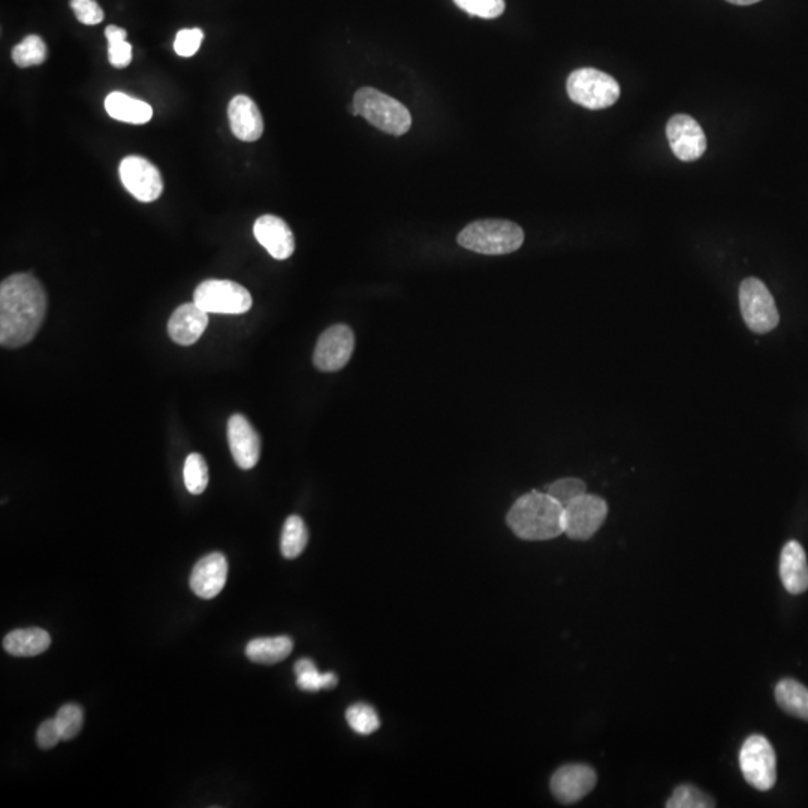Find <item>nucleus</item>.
Returning a JSON list of instances; mask_svg holds the SVG:
<instances>
[{
	"instance_id": "1",
	"label": "nucleus",
	"mask_w": 808,
	"mask_h": 808,
	"mask_svg": "<svg viewBox=\"0 0 808 808\" xmlns=\"http://www.w3.org/2000/svg\"><path fill=\"white\" fill-rule=\"evenodd\" d=\"M47 313V294L32 274L17 273L0 285V345L15 349L35 339Z\"/></svg>"
},
{
	"instance_id": "2",
	"label": "nucleus",
	"mask_w": 808,
	"mask_h": 808,
	"mask_svg": "<svg viewBox=\"0 0 808 808\" xmlns=\"http://www.w3.org/2000/svg\"><path fill=\"white\" fill-rule=\"evenodd\" d=\"M563 508L545 491L521 496L508 512V526L524 541H548L565 533Z\"/></svg>"
},
{
	"instance_id": "3",
	"label": "nucleus",
	"mask_w": 808,
	"mask_h": 808,
	"mask_svg": "<svg viewBox=\"0 0 808 808\" xmlns=\"http://www.w3.org/2000/svg\"><path fill=\"white\" fill-rule=\"evenodd\" d=\"M457 240L464 249L482 255H508L523 246L524 231L509 220H478L467 225Z\"/></svg>"
},
{
	"instance_id": "4",
	"label": "nucleus",
	"mask_w": 808,
	"mask_h": 808,
	"mask_svg": "<svg viewBox=\"0 0 808 808\" xmlns=\"http://www.w3.org/2000/svg\"><path fill=\"white\" fill-rule=\"evenodd\" d=\"M354 104L358 116H363L385 134L402 137L412 126V116L402 102L373 87H361L355 93Z\"/></svg>"
},
{
	"instance_id": "5",
	"label": "nucleus",
	"mask_w": 808,
	"mask_h": 808,
	"mask_svg": "<svg viewBox=\"0 0 808 808\" xmlns=\"http://www.w3.org/2000/svg\"><path fill=\"white\" fill-rule=\"evenodd\" d=\"M566 89L571 101L589 110L611 107L621 95L617 81L595 68H581L572 72Z\"/></svg>"
},
{
	"instance_id": "6",
	"label": "nucleus",
	"mask_w": 808,
	"mask_h": 808,
	"mask_svg": "<svg viewBox=\"0 0 808 808\" xmlns=\"http://www.w3.org/2000/svg\"><path fill=\"white\" fill-rule=\"evenodd\" d=\"M740 307L744 322L753 333H770L779 325L780 315L773 294L756 277L741 282Z\"/></svg>"
},
{
	"instance_id": "7",
	"label": "nucleus",
	"mask_w": 808,
	"mask_h": 808,
	"mask_svg": "<svg viewBox=\"0 0 808 808\" xmlns=\"http://www.w3.org/2000/svg\"><path fill=\"white\" fill-rule=\"evenodd\" d=\"M740 767L744 779L758 791H770L777 782V758L773 746L762 735H752L740 750Z\"/></svg>"
},
{
	"instance_id": "8",
	"label": "nucleus",
	"mask_w": 808,
	"mask_h": 808,
	"mask_svg": "<svg viewBox=\"0 0 808 808\" xmlns=\"http://www.w3.org/2000/svg\"><path fill=\"white\" fill-rule=\"evenodd\" d=\"M194 303L207 313L243 315L252 307V295L231 280H205L195 289Z\"/></svg>"
},
{
	"instance_id": "9",
	"label": "nucleus",
	"mask_w": 808,
	"mask_h": 808,
	"mask_svg": "<svg viewBox=\"0 0 808 808\" xmlns=\"http://www.w3.org/2000/svg\"><path fill=\"white\" fill-rule=\"evenodd\" d=\"M608 517V505L602 497L583 494L563 511L565 535L575 541H589L598 533Z\"/></svg>"
},
{
	"instance_id": "10",
	"label": "nucleus",
	"mask_w": 808,
	"mask_h": 808,
	"mask_svg": "<svg viewBox=\"0 0 808 808\" xmlns=\"http://www.w3.org/2000/svg\"><path fill=\"white\" fill-rule=\"evenodd\" d=\"M120 180L126 191L141 202H153L164 192L161 171L141 156H128L120 162Z\"/></svg>"
},
{
	"instance_id": "11",
	"label": "nucleus",
	"mask_w": 808,
	"mask_h": 808,
	"mask_svg": "<svg viewBox=\"0 0 808 808\" xmlns=\"http://www.w3.org/2000/svg\"><path fill=\"white\" fill-rule=\"evenodd\" d=\"M355 349V336L348 325H334L319 337L313 363L321 372H339L351 360Z\"/></svg>"
},
{
	"instance_id": "12",
	"label": "nucleus",
	"mask_w": 808,
	"mask_h": 808,
	"mask_svg": "<svg viewBox=\"0 0 808 808\" xmlns=\"http://www.w3.org/2000/svg\"><path fill=\"white\" fill-rule=\"evenodd\" d=\"M666 137L680 161H698L707 150V138L701 125L687 114H675L666 125Z\"/></svg>"
},
{
	"instance_id": "13",
	"label": "nucleus",
	"mask_w": 808,
	"mask_h": 808,
	"mask_svg": "<svg viewBox=\"0 0 808 808\" xmlns=\"http://www.w3.org/2000/svg\"><path fill=\"white\" fill-rule=\"evenodd\" d=\"M598 776L589 765L571 764L559 768L551 779V792L562 804H575L595 789Z\"/></svg>"
},
{
	"instance_id": "14",
	"label": "nucleus",
	"mask_w": 808,
	"mask_h": 808,
	"mask_svg": "<svg viewBox=\"0 0 808 808\" xmlns=\"http://www.w3.org/2000/svg\"><path fill=\"white\" fill-rule=\"evenodd\" d=\"M228 443L232 458L240 469L249 470L261 458V439L249 419L232 415L228 421Z\"/></svg>"
},
{
	"instance_id": "15",
	"label": "nucleus",
	"mask_w": 808,
	"mask_h": 808,
	"mask_svg": "<svg viewBox=\"0 0 808 808\" xmlns=\"http://www.w3.org/2000/svg\"><path fill=\"white\" fill-rule=\"evenodd\" d=\"M258 243L277 261L288 259L295 250L294 232L288 223L273 214L259 217L253 225Z\"/></svg>"
},
{
	"instance_id": "16",
	"label": "nucleus",
	"mask_w": 808,
	"mask_h": 808,
	"mask_svg": "<svg viewBox=\"0 0 808 808\" xmlns=\"http://www.w3.org/2000/svg\"><path fill=\"white\" fill-rule=\"evenodd\" d=\"M228 578V560L222 553L202 557L191 575V589L198 598L213 599L222 592Z\"/></svg>"
},
{
	"instance_id": "17",
	"label": "nucleus",
	"mask_w": 808,
	"mask_h": 808,
	"mask_svg": "<svg viewBox=\"0 0 808 808\" xmlns=\"http://www.w3.org/2000/svg\"><path fill=\"white\" fill-rule=\"evenodd\" d=\"M229 126L240 141L253 143L264 134V120L255 102L246 95L232 98L228 107Z\"/></svg>"
},
{
	"instance_id": "18",
	"label": "nucleus",
	"mask_w": 808,
	"mask_h": 808,
	"mask_svg": "<svg viewBox=\"0 0 808 808\" xmlns=\"http://www.w3.org/2000/svg\"><path fill=\"white\" fill-rule=\"evenodd\" d=\"M208 325V313L197 303H186L176 309L168 321V334L177 345L197 343Z\"/></svg>"
},
{
	"instance_id": "19",
	"label": "nucleus",
	"mask_w": 808,
	"mask_h": 808,
	"mask_svg": "<svg viewBox=\"0 0 808 808\" xmlns=\"http://www.w3.org/2000/svg\"><path fill=\"white\" fill-rule=\"evenodd\" d=\"M780 578L791 595H803L808 590V563L803 545L789 541L780 556Z\"/></svg>"
},
{
	"instance_id": "20",
	"label": "nucleus",
	"mask_w": 808,
	"mask_h": 808,
	"mask_svg": "<svg viewBox=\"0 0 808 808\" xmlns=\"http://www.w3.org/2000/svg\"><path fill=\"white\" fill-rule=\"evenodd\" d=\"M51 645L50 633L39 627L17 629L3 638L6 653L15 657H35L48 650Z\"/></svg>"
},
{
	"instance_id": "21",
	"label": "nucleus",
	"mask_w": 808,
	"mask_h": 808,
	"mask_svg": "<svg viewBox=\"0 0 808 808\" xmlns=\"http://www.w3.org/2000/svg\"><path fill=\"white\" fill-rule=\"evenodd\" d=\"M105 110L114 120L131 125H144L153 117V108L147 102L122 92H113L107 96Z\"/></svg>"
},
{
	"instance_id": "22",
	"label": "nucleus",
	"mask_w": 808,
	"mask_h": 808,
	"mask_svg": "<svg viewBox=\"0 0 808 808\" xmlns=\"http://www.w3.org/2000/svg\"><path fill=\"white\" fill-rule=\"evenodd\" d=\"M294 642L289 636L253 639L247 644L246 656L250 662L261 665H274L282 662L292 653Z\"/></svg>"
},
{
	"instance_id": "23",
	"label": "nucleus",
	"mask_w": 808,
	"mask_h": 808,
	"mask_svg": "<svg viewBox=\"0 0 808 808\" xmlns=\"http://www.w3.org/2000/svg\"><path fill=\"white\" fill-rule=\"evenodd\" d=\"M776 701L785 713L808 722V689L797 680L780 681L776 686Z\"/></svg>"
},
{
	"instance_id": "24",
	"label": "nucleus",
	"mask_w": 808,
	"mask_h": 808,
	"mask_svg": "<svg viewBox=\"0 0 808 808\" xmlns=\"http://www.w3.org/2000/svg\"><path fill=\"white\" fill-rule=\"evenodd\" d=\"M309 542V530L298 515H291L283 526L280 551L285 559H297L306 550Z\"/></svg>"
},
{
	"instance_id": "25",
	"label": "nucleus",
	"mask_w": 808,
	"mask_h": 808,
	"mask_svg": "<svg viewBox=\"0 0 808 808\" xmlns=\"http://www.w3.org/2000/svg\"><path fill=\"white\" fill-rule=\"evenodd\" d=\"M297 686L304 692H318L322 689H334L337 686V677L333 672L321 674L315 663L310 659H301L295 663Z\"/></svg>"
},
{
	"instance_id": "26",
	"label": "nucleus",
	"mask_w": 808,
	"mask_h": 808,
	"mask_svg": "<svg viewBox=\"0 0 808 808\" xmlns=\"http://www.w3.org/2000/svg\"><path fill=\"white\" fill-rule=\"evenodd\" d=\"M12 60L20 68L42 65L47 60V45L38 35H29L15 45L12 50Z\"/></svg>"
},
{
	"instance_id": "27",
	"label": "nucleus",
	"mask_w": 808,
	"mask_h": 808,
	"mask_svg": "<svg viewBox=\"0 0 808 808\" xmlns=\"http://www.w3.org/2000/svg\"><path fill=\"white\" fill-rule=\"evenodd\" d=\"M108 41V60L116 68H126L132 62V45L126 41L128 32L119 26L105 29Z\"/></svg>"
},
{
	"instance_id": "28",
	"label": "nucleus",
	"mask_w": 808,
	"mask_h": 808,
	"mask_svg": "<svg viewBox=\"0 0 808 808\" xmlns=\"http://www.w3.org/2000/svg\"><path fill=\"white\" fill-rule=\"evenodd\" d=\"M183 478L189 493L195 496L204 493L208 485V467L201 454L194 452L186 458Z\"/></svg>"
},
{
	"instance_id": "29",
	"label": "nucleus",
	"mask_w": 808,
	"mask_h": 808,
	"mask_svg": "<svg viewBox=\"0 0 808 808\" xmlns=\"http://www.w3.org/2000/svg\"><path fill=\"white\" fill-rule=\"evenodd\" d=\"M346 720L357 734L369 735L381 726L378 714L367 704H355L346 711Z\"/></svg>"
},
{
	"instance_id": "30",
	"label": "nucleus",
	"mask_w": 808,
	"mask_h": 808,
	"mask_svg": "<svg viewBox=\"0 0 808 808\" xmlns=\"http://www.w3.org/2000/svg\"><path fill=\"white\" fill-rule=\"evenodd\" d=\"M57 726H59L60 734H62L63 741L74 740L81 729H83L84 713L83 708L77 704H66L57 711L56 717Z\"/></svg>"
},
{
	"instance_id": "31",
	"label": "nucleus",
	"mask_w": 808,
	"mask_h": 808,
	"mask_svg": "<svg viewBox=\"0 0 808 808\" xmlns=\"http://www.w3.org/2000/svg\"><path fill=\"white\" fill-rule=\"evenodd\" d=\"M714 806L716 804L707 794L692 785L678 786L666 803L668 808H711Z\"/></svg>"
},
{
	"instance_id": "32",
	"label": "nucleus",
	"mask_w": 808,
	"mask_h": 808,
	"mask_svg": "<svg viewBox=\"0 0 808 808\" xmlns=\"http://www.w3.org/2000/svg\"><path fill=\"white\" fill-rule=\"evenodd\" d=\"M547 493L550 494L554 500H557V502H559L563 508H566L569 503L574 502V500H577L578 497L586 494L587 487L586 484L581 481V479L563 478L559 479V481L553 482L551 485H548Z\"/></svg>"
},
{
	"instance_id": "33",
	"label": "nucleus",
	"mask_w": 808,
	"mask_h": 808,
	"mask_svg": "<svg viewBox=\"0 0 808 808\" xmlns=\"http://www.w3.org/2000/svg\"><path fill=\"white\" fill-rule=\"evenodd\" d=\"M454 3L467 14L487 20L500 17L506 8L505 0H454Z\"/></svg>"
},
{
	"instance_id": "34",
	"label": "nucleus",
	"mask_w": 808,
	"mask_h": 808,
	"mask_svg": "<svg viewBox=\"0 0 808 808\" xmlns=\"http://www.w3.org/2000/svg\"><path fill=\"white\" fill-rule=\"evenodd\" d=\"M202 41H204V32L198 27L182 29L177 33L174 50L180 57H192L200 50Z\"/></svg>"
},
{
	"instance_id": "35",
	"label": "nucleus",
	"mask_w": 808,
	"mask_h": 808,
	"mask_svg": "<svg viewBox=\"0 0 808 808\" xmlns=\"http://www.w3.org/2000/svg\"><path fill=\"white\" fill-rule=\"evenodd\" d=\"M69 5L77 20L87 26H95L104 20V11L95 0H71Z\"/></svg>"
},
{
	"instance_id": "36",
	"label": "nucleus",
	"mask_w": 808,
	"mask_h": 808,
	"mask_svg": "<svg viewBox=\"0 0 808 808\" xmlns=\"http://www.w3.org/2000/svg\"><path fill=\"white\" fill-rule=\"evenodd\" d=\"M60 741H62V734H60L56 719L45 720L39 725L38 732H36V743H38L39 749H53Z\"/></svg>"
},
{
	"instance_id": "37",
	"label": "nucleus",
	"mask_w": 808,
	"mask_h": 808,
	"mask_svg": "<svg viewBox=\"0 0 808 808\" xmlns=\"http://www.w3.org/2000/svg\"><path fill=\"white\" fill-rule=\"evenodd\" d=\"M728 2L734 3V5L749 6L753 5V3L761 2V0H728Z\"/></svg>"
},
{
	"instance_id": "38",
	"label": "nucleus",
	"mask_w": 808,
	"mask_h": 808,
	"mask_svg": "<svg viewBox=\"0 0 808 808\" xmlns=\"http://www.w3.org/2000/svg\"><path fill=\"white\" fill-rule=\"evenodd\" d=\"M349 111H351L352 116H358L357 107H355L354 102H352L351 107H349Z\"/></svg>"
}]
</instances>
